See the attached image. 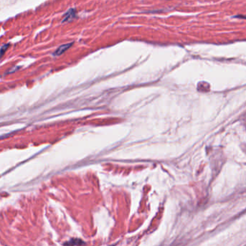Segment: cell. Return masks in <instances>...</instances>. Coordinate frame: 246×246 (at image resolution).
Segmentation results:
<instances>
[{
    "label": "cell",
    "mask_w": 246,
    "mask_h": 246,
    "mask_svg": "<svg viewBox=\"0 0 246 246\" xmlns=\"http://www.w3.org/2000/svg\"><path fill=\"white\" fill-rule=\"evenodd\" d=\"M75 10H73V9H71V10H69L68 12H66V14L65 15V17H64V19L63 21H66V20H71V18H73L74 17H75Z\"/></svg>",
    "instance_id": "obj_2"
},
{
    "label": "cell",
    "mask_w": 246,
    "mask_h": 246,
    "mask_svg": "<svg viewBox=\"0 0 246 246\" xmlns=\"http://www.w3.org/2000/svg\"><path fill=\"white\" fill-rule=\"evenodd\" d=\"M8 47H9V44H7V45H4V46H2V47L1 50H0V57H2V55L4 54V52H5V51H6L7 49L8 48Z\"/></svg>",
    "instance_id": "obj_3"
},
{
    "label": "cell",
    "mask_w": 246,
    "mask_h": 246,
    "mask_svg": "<svg viewBox=\"0 0 246 246\" xmlns=\"http://www.w3.org/2000/svg\"><path fill=\"white\" fill-rule=\"evenodd\" d=\"M71 45H72V43L62 45V46L59 47V48H58L57 50L55 51V52H54V53H53V55H54V56H60V55H62V53H64L66 50H68V49L70 48Z\"/></svg>",
    "instance_id": "obj_1"
}]
</instances>
